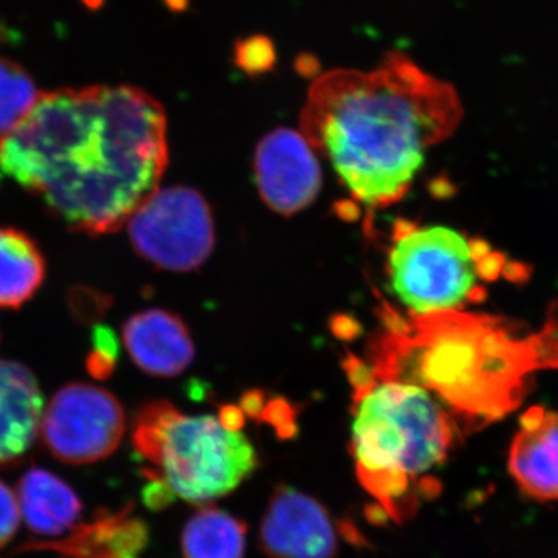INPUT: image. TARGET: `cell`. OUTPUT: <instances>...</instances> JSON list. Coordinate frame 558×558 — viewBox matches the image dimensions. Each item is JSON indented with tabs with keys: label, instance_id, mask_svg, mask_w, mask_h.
Returning <instances> with one entry per match:
<instances>
[{
	"label": "cell",
	"instance_id": "obj_1",
	"mask_svg": "<svg viewBox=\"0 0 558 558\" xmlns=\"http://www.w3.org/2000/svg\"><path fill=\"white\" fill-rule=\"evenodd\" d=\"M167 167V113L138 87L40 92L0 137V171L89 236L119 231L159 190Z\"/></svg>",
	"mask_w": 558,
	"mask_h": 558
},
{
	"label": "cell",
	"instance_id": "obj_2",
	"mask_svg": "<svg viewBox=\"0 0 558 558\" xmlns=\"http://www.w3.org/2000/svg\"><path fill=\"white\" fill-rule=\"evenodd\" d=\"M462 113L451 84L391 51L373 72L319 75L300 132L359 204L380 209L409 193L427 150L457 131Z\"/></svg>",
	"mask_w": 558,
	"mask_h": 558
},
{
	"label": "cell",
	"instance_id": "obj_3",
	"mask_svg": "<svg viewBox=\"0 0 558 558\" xmlns=\"http://www.w3.org/2000/svg\"><path fill=\"white\" fill-rule=\"evenodd\" d=\"M556 322L542 333L519 336L512 325L464 311L410 315L385 311V332L368 366L380 379L414 381L470 429L519 409L529 379L558 368Z\"/></svg>",
	"mask_w": 558,
	"mask_h": 558
},
{
	"label": "cell",
	"instance_id": "obj_4",
	"mask_svg": "<svg viewBox=\"0 0 558 558\" xmlns=\"http://www.w3.org/2000/svg\"><path fill=\"white\" fill-rule=\"evenodd\" d=\"M354 387L351 454L360 484L395 521L413 517L438 495L435 476L454 440L450 411L414 381L371 376L366 363L348 362Z\"/></svg>",
	"mask_w": 558,
	"mask_h": 558
},
{
	"label": "cell",
	"instance_id": "obj_5",
	"mask_svg": "<svg viewBox=\"0 0 558 558\" xmlns=\"http://www.w3.org/2000/svg\"><path fill=\"white\" fill-rule=\"evenodd\" d=\"M241 410L219 416L185 414L167 400L138 411L134 422L135 450L154 465L146 470L172 498L205 505L240 486L258 468V454L241 432Z\"/></svg>",
	"mask_w": 558,
	"mask_h": 558
},
{
	"label": "cell",
	"instance_id": "obj_6",
	"mask_svg": "<svg viewBox=\"0 0 558 558\" xmlns=\"http://www.w3.org/2000/svg\"><path fill=\"white\" fill-rule=\"evenodd\" d=\"M505 258L486 242L469 240L447 227L399 222L388 253V278L411 315L464 311L486 292L480 279L505 274Z\"/></svg>",
	"mask_w": 558,
	"mask_h": 558
},
{
	"label": "cell",
	"instance_id": "obj_7",
	"mask_svg": "<svg viewBox=\"0 0 558 558\" xmlns=\"http://www.w3.org/2000/svg\"><path fill=\"white\" fill-rule=\"evenodd\" d=\"M126 223L132 247L159 269L178 274L197 270L215 248L211 208L199 191L190 186L157 190Z\"/></svg>",
	"mask_w": 558,
	"mask_h": 558
},
{
	"label": "cell",
	"instance_id": "obj_8",
	"mask_svg": "<svg viewBox=\"0 0 558 558\" xmlns=\"http://www.w3.org/2000/svg\"><path fill=\"white\" fill-rule=\"evenodd\" d=\"M123 407L108 389L70 384L51 399L40 424L44 442L68 464H92L109 458L123 439Z\"/></svg>",
	"mask_w": 558,
	"mask_h": 558
},
{
	"label": "cell",
	"instance_id": "obj_9",
	"mask_svg": "<svg viewBox=\"0 0 558 558\" xmlns=\"http://www.w3.org/2000/svg\"><path fill=\"white\" fill-rule=\"evenodd\" d=\"M255 175L267 207L290 216L317 199L323 185L318 154L301 132L278 128L260 140Z\"/></svg>",
	"mask_w": 558,
	"mask_h": 558
},
{
	"label": "cell",
	"instance_id": "obj_10",
	"mask_svg": "<svg viewBox=\"0 0 558 558\" xmlns=\"http://www.w3.org/2000/svg\"><path fill=\"white\" fill-rule=\"evenodd\" d=\"M259 543L270 558H337L339 531L322 502L281 486L264 512Z\"/></svg>",
	"mask_w": 558,
	"mask_h": 558
},
{
	"label": "cell",
	"instance_id": "obj_11",
	"mask_svg": "<svg viewBox=\"0 0 558 558\" xmlns=\"http://www.w3.org/2000/svg\"><path fill=\"white\" fill-rule=\"evenodd\" d=\"M508 468L521 494L534 501H558V411L532 407L521 416Z\"/></svg>",
	"mask_w": 558,
	"mask_h": 558
},
{
	"label": "cell",
	"instance_id": "obj_12",
	"mask_svg": "<svg viewBox=\"0 0 558 558\" xmlns=\"http://www.w3.org/2000/svg\"><path fill=\"white\" fill-rule=\"evenodd\" d=\"M123 341L140 369L157 377H175L194 360V343L185 323L168 311L132 315L123 326Z\"/></svg>",
	"mask_w": 558,
	"mask_h": 558
},
{
	"label": "cell",
	"instance_id": "obj_13",
	"mask_svg": "<svg viewBox=\"0 0 558 558\" xmlns=\"http://www.w3.org/2000/svg\"><path fill=\"white\" fill-rule=\"evenodd\" d=\"M43 407L32 371L0 360V464H11L31 450L43 424Z\"/></svg>",
	"mask_w": 558,
	"mask_h": 558
},
{
	"label": "cell",
	"instance_id": "obj_14",
	"mask_svg": "<svg viewBox=\"0 0 558 558\" xmlns=\"http://www.w3.org/2000/svg\"><path fill=\"white\" fill-rule=\"evenodd\" d=\"M17 497L28 527L47 537L64 534L78 521L83 510L72 487L43 469H32L22 476Z\"/></svg>",
	"mask_w": 558,
	"mask_h": 558
},
{
	"label": "cell",
	"instance_id": "obj_15",
	"mask_svg": "<svg viewBox=\"0 0 558 558\" xmlns=\"http://www.w3.org/2000/svg\"><path fill=\"white\" fill-rule=\"evenodd\" d=\"M148 543V529L142 521L126 519V512L98 517L81 526L72 537L49 545L72 558H137Z\"/></svg>",
	"mask_w": 558,
	"mask_h": 558
},
{
	"label": "cell",
	"instance_id": "obj_16",
	"mask_svg": "<svg viewBox=\"0 0 558 558\" xmlns=\"http://www.w3.org/2000/svg\"><path fill=\"white\" fill-rule=\"evenodd\" d=\"M46 278V259L36 242L16 229H0V307L20 310Z\"/></svg>",
	"mask_w": 558,
	"mask_h": 558
},
{
	"label": "cell",
	"instance_id": "obj_17",
	"mask_svg": "<svg viewBox=\"0 0 558 558\" xmlns=\"http://www.w3.org/2000/svg\"><path fill=\"white\" fill-rule=\"evenodd\" d=\"M245 532V524L223 510H197L183 529V557L244 558Z\"/></svg>",
	"mask_w": 558,
	"mask_h": 558
},
{
	"label": "cell",
	"instance_id": "obj_18",
	"mask_svg": "<svg viewBox=\"0 0 558 558\" xmlns=\"http://www.w3.org/2000/svg\"><path fill=\"white\" fill-rule=\"evenodd\" d=\"M39 95L35 81L20 64L0 57V137L28 116Z\"/></svg>",
	"mask_w": 558,
	"mask_h": 558
},
{
	"label": "cell",
	"instance_id": "obj_19",
	"mask_svg": "<svg viewBox=\"0 0 558 558\" xmlns=\"http://www.w3.org/2000/svg\"><path fill=\"white\" fill-rule=\"evenodd\" d=\"M234 62L250 76L264 75L277 64V50L267 36H250L234 46Z\"/></svg>",
	"mask_w": 558,
	"mask_h": 558
},
{
	"label": "cell",
	"instance_id": "obj_20",
	"mask_svg": "<svg viewBox=\"0 0 558 558\" xmlns=\"http://www.w3.org/2000/svg\"><path fill=\"white\" fill-rule=\"evenodd\" d=\"M117 341L113 333L106 328L95 329V349L87 360V369L97 379L110 376L117 362Z\"/></svg>",
	"mask_w": 558,
	"mask_h": 558
},
{
	"label": "cell",
	"instance_id": "obj_21",
	"mask_svg": "<svg viewBox=\"0 0 558 558\" xmlns=\"http://www.w3.org/2000/svg\"><path fill=\"white\" fill-rule=\"evenodd\" d=\"M20 502L5 484L0 483V548L7 545L20 527Z\"/></svg>",
	"mask_w": 558,
	"mask_h": 558
},
{
	"label": "cell",
	"instance_id": "obj_22",
	"mask_svg": "<svg viewBox=\"0 0 558 558\" xmlns=\"http://www.w3.org/2000/svg\"><path fill=\"white\" fill-rule=\"evenodd\" d=\"M295 68L299 70L300 75L303 76H315L319 73V61L314 54L303 53L296 58Z\"/></svg>",
	"mask_w": 558,
	"mask_h": 558
},
{
	"label": "cell",
	"instance_id": "obj_23",
	"mask_svg": "<svg viewBox=\"0 0 558 558\" xmlns=\"http://www.w3.org/2000/svg\"><path fill=\"white\" fill-rule=\"evenodd\" d=\"M172 10H185L186 0H168Z\"/></svg>",
	"mask_w": 558,
	"mask_h": 558
}]
</instances>
